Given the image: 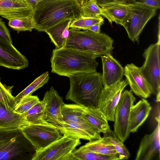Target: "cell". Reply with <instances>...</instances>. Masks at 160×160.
I'll use <instances>...</instances> for the list:
<instances>
[{
	"label": "cell",
	"mask_w": 160,
	"mask_h": 160,
	"mask_svg": "<svg viewBox=\"0 0 160 160\" xmlns=\"http://www.w3.org/2000/svg\"><path fill=\"white\" fill-rule=\"evenodd\" d=\"M93 53L64 47L52 50L50 59L51 72L69 77L74 75L96 72L98 65Z\"/></svg>",
	"instance_id": "obj_1"
},
{
	"label": "cell",
	"mask_w": 160,
	"mask_h": 160,
	"mask_svg": "<svg viewBox=\"0 0 160 160\" xmlns=\"http://www.w3.org/2000/svg\"><path fill=\"white\" fill-rule=\"evenodd\" d=\"M82 16L81 6L78 0H42L33 9L34 29L44 32L68 19L72 21Z\"/></svg>",
	"instance_id": "obj_2"
},
{
	"label": "cell",
	"mask_w": 160,
	"mask_h": 160,
	"mask_svg": "<svg viewBox=\"0 0 160 160\" xmlns=\"http://www.w3.org/2000/svg\"><path fill=\"white\" fill-rule=\"evenodd\" d=\"M69 78L70 88L66 99L84 107L98 108L103 88L101 74L96 71L74 74Z\"/></svg>",
	"instance_id": "obj_3"
},
{
	"label": "cell",
	"mask_w": 160,
	"mask_h": 160,
	"mask_svg": "<svg viewBox=\"0 0 160 160\" xmlns=\"http://www.w3.org/2000/svg\"><path fill=\"white\" fill-rule=\"evenodd\" d=\"M37 150L21 128H0V160H32Z\"/></svg>",
	"instance_id": "obj_4"
},
{
	"label": "cell",
	"mask_w": 160,
	"mask_h": 160,
	"mask_svg": "<svg viewBox=\"0 0 160 160\" xmlns=\"http://www.w3.org/2000/svg\"><path fill=\"white\" fill-rule=\"evenodd\" d=\"M69 32L65 47L88 52L100 57L111 53L113 48V39L104 33L71 28Z\"/></svg>",
	"instance_id": "obj_5"
},
{
	"label": "cell",
	"mask_w": 160,
	"mask_h": 160,
	"mask_svg": "<svg viewBox=\"0 0 160 160\" xmlns=\"http://www.w3.org/2000/svg\"><path fill=\"white\" fill-rule=\"evenodd\" d=\"M157 9L132 0L129 2L128 13L121 25L125 29L129 38L138 42L139 37L148 22L154 17Z\"/></svg>",
	"instance_id": "obj_6"
},
{
	"label": "cell",
	"mask_w": 160,
	"mask_h": 160,
	"mask_svg": "<svg viewBox=\"0 0 160 160\" xmlns=\"http://www.w3.org/2000/svg\"><path fill=\"white\" fill-rule=\"evenodd\" d=\"M157 42L150 45L142 55L145 61L140 67L141 72L146 80L152 94L156 95L160 92V30Z\"/></svg>",
	"instance_id": "obj_7"
},
{
	"label": "cell",
	"mask_w": 160,
	"mask_h": 160,
	"mask_svg": "<svg viewBox=\"0 0 160 160\" xmlns=\"http://www.w3.org/2000/svg\"><path fill=\"white\" fill-rule=\"evenodd\" d=\"M20 128L37 151L45 148L63 136L58 128L48 122L24 126Z\"/></svg>",
	"instance_id": "obj_8"
},
{
	"label": "cell",
	"mask_w": 160,
	"mask_h": 160,
	"mask_svg": "<svg viewBox=\"0 0 160 160\" xmlns=\"http://www.w3.org/2000/svg\"><path fill=\"white\" fill-rule=\"evenodd\" d=\"M81 143L80 139L63 135L45 148L37 151L32 160H74L72 152Z\"/></svg>",
	"instance_id": "obj_9"
},
{
	"label": "cell",
	"mask_w": 160,
	"mask_h": 160,
	"mask_svg": "<svg viewBox=\"0 0 160 160\" xmlns=\"http://www.w3.org/2000/svg\"><path fill=\"white\" fill-rule=\"evenodd\" d=\"M136 99L130 91L126 90L122 92L115 109L113 131L117 138L123 142L128 138L130 133L129 128L130 111Z\"/></svg>",
	"instance_id": "obj_10"
},
{
	"label": "cell",
	"mask_w": 160,
	"mask_h": 160,
	"mask_svg": "<svg viewBox=\"0 0 160 160\" xmlns=\"http://www.w3.org/2000/svg\"><path fill=\"white\" fill-rule=\"evenodd\" d=\"M128 85V83L126 79L119 81L107 88L103 87L98 108L108 121H114L116 107L123 89Z\"/></svg>",
	"instance_id": "obj_11"
},
{
	"label": "cell",
	"mask_w": 160,
	"mask_h": 160,
	"mask_svg": "<svg viewBox=\"0 0 160 160\" xmlns=\"http://www.w3.org/2000/svg\"><path fill=\"white\" fill-rule=\"evenodd\" d=\"M44 106L46 120L58 128L63 127L64 121L61 113V108L64 102L53 86L45 93L42 101Z\"/></svg>",
	"instance_id": "obj_12"
},
{
	"label": "cell",
	"mask_w": 160,
	"mask_h": 160,
	"mask_svg": "<svg viewBox=\"0 0 160 160\" xmlns=\"http://www.w3.org/2000/svg\"><path fill=\"white\" fill-rule=\"evenodd\" d=\"M28 66L26 58L11 43L0 36V66L19 70Z\"/></svg>",
	"instance_id": "obj_13"
},
{
	"label": "cell",
	"mask_w": 160,
	"mask_h": 160,
	"mask_svg": "<svg viewBox=\"0 0 160 160\" xmlns=\"http://www.w3.org/2000/svg\"><path fill=\"white\" fill-rule=\"evenodd\" d=\"M158 120V124L153 132L145 134L142 139L135 160H160L159 118Z\"/></svg>",
	"instance_id": "obj_14"
},
{
	"label": "cell",
	"mask_w": 160,
	"mask_h": 160,
	"mask_svg": "<svg viewBox=\"0 0 160 160\" xmlns=\"http://www.w3.org/2000/svg\"><path fill=\"white\" fill-rule=\"evenodd\" d=\"M124 75L130 88L136 95L146 99L152 94L148 83L142 74L140 67L133 63L127 64L124 68Z\"/></svg>",
	"instance_id": "obj_15"
},
{
	"label": "cell",
	"mask_w": 160,
	"mask_h": 160,
	"mask_svg": "<svg viewBox=\"0 0 160 160\" xmlns=\"http://www.w3.org/2000/svg\"><path fill=\"white\" fill-rule=\"evenodd\" d=\"M102 65V83L103 88H107L122 80L124 68L111 53L101 56Z\"/></svg>",
	"instance_id": "obj_16"
},
{
	"label": "cell",
	"mask_w": 160,
	"mask_h": 160,
	"mask_svg": "<svg viewBox=\"0 0 160 160\" xmlns=\"http://www.w3.org/2000/svg\"><path fill=\"white\" fill-rule=\"evenodd\" d=\"M33 9L24 0H0V16L8 20L32 17Z\"/></svg>",
	"instance_id": "obj_17"
},
{
	"label": "cell",
	"mask_w": 160,
	"mask_h": 160,
	"mask_svg": "<svg viewBox=\"0 0 160 160\" xmlns=\"http://www.w3.org/2000/svg\"><path fill=\"white\" fill-rule=\"evenodd\" d=\"M62 128L59 129L61 133L74 138L89 141L101 138L100 133L91 127L82 125L73 122H65Z\"/></svg>",
	"instance_id": "obj_18"
},
{
	"label": "cell",
	"mask_w": 160,
	"mask_h": 160,
	"mask_svg": "<svg viewBox=\"0 0 160 160\" xmlns=\"http://www.w3.org/2000/svg\"><path fill=\"white\" fill-rule=\"evenodd\" d=\"M152 109L150 103L142 98L133 105L130 111L129 128L130 132H136L148 117Z\"/></svg>",
	"instance_id": "obj_19"
},
{
	"label": "cell",
	"mask_w": 160,
	"mask_h": 160,
	"mask_svg": "<svg viewBox=\"0 0 160 160\" xmlns=\"http://www.w3.org/2000/svg\"><path fill=\"white\" fill-rule=\"evenodd\" d=\"M102 15L107 18L109 23L115 22L121 25L129 9V2L110 3L99 6Z\"/></svg>",
	"instance_id": "obj_20"
},
{
	"label": "cell",
	"mask_w": 160,
	"mask_h": 160,
	"mask_svg": "<svg viewBox=\"0 0 160 160\" xmlns=\"http://www.w3.org/2000/svg\"><path fill=\"white\" fill-rule=\"evenodd\" d=\"M72 21L70 19L63 20L46 31L51 42L55 46L56 49L61 48L65 46L69 35V26Z\"/></svg>",
	"instance_id": "obj_21"
},
{
	"label": "cell",
	"mask_w": 160,
	"mask_h": 160,
	"mask_svg": "<svg viewBox=\"0 0 160 160\" xmlns=\"http://www.w3.org/2000/svg\"><path fill=\"white\" fill-rule=\"evenodd\" d=\"M83 117L87 123L99 133L104 134L111 130L108 120L98 108L84 107Z\"/></svg>",
	"instance_id": "obj_22"
},
{
	"label": "cell",
	"mask_w": 160,
	"mask_h": 160,
	"mask_svg": "<svg viewBox=\"0 0 160 160\" xmlns=\"http://www.w3.org/2000/svg\"><path fill=\"white\" fill-rule=\"evenodd\" d=\"M27 125L28 124L22 114L8 109L0 100V128H20Z\"/></svg>",
	"instance_id": "obj_23"
},
{
	"label": "cell",
	"mask_w": 160,
	"mask_h": 160,
	"mask_svg": "<svg viewBox=\"0 0 160 160\" xmlns=\"http://www.w3.org/2000/svg\"><path fill=\"white\" fill-rule=\"evenodd\" d=\"M84 108V107L77 104H66L64 103L61 108L64 121L76 122L84 126H91L83 118Z\"/></svg>",
	"instance_id": "obj_24"
},
{
	"label": "cell",
	"mask_w": 160,
	"mask_h": 160,
	"mask_svg": "<svg viewBox=\"0 0 160 160\" xmlns=\"http://www.w3.org/2000/svg\"><path fill=\"white\" fill-rule=\"evenodd\" d=\"M82 146L86 149L96 153L115 156L120 158L114 147L103 137L100 139L89 141Z\"/></svg>",
	"instance_id": "obj_25"
},
{
	"label": "cell",
	"mask_w": 160,
	"mask_h": 160,
	"mask_svg": "<svg viewBox=\"0 0 160 160\" xmlns=\"http://www.w3.org/2000/svg\"><path fill=\"white\" fill-rule=\"evenodd\" d=\"M74 160H118L117 157L95 152L84 148L82 146L72 152Z\"/></svg>",
	"instance_id": "obj_26"
},
{
	"label": "cell",
	"mask_w": 160,
	"mask_h": 160,
	"mask_svg": "<svg viewBox=\"0 0 160 160\" xmlns=\"http://www.w3.org/2000/svg\"><path fill=\"white\" fill-rule=\"evenodd\" d=\"M22 114L28 125L47 122L45 119L44 106L42 101Z\"/></svg>",
	"instance_id": "obj_27"
},
{
	"label": "cell",
	"mask_w": 160,
	"mask_h": 160,
	"mask_svg": "<svg viewBox=\"0 0 160 160\" xmlns=\"http://www.w3.org/2000/svg\"><path fill=\"white\" fill-rule=\"evenodd\" d=\"M48 72H46L37 78L29 85L15 97L17 105L25 97L32 94L47 83L49 80Z\"/></svg>",
	"instance_id": "obj_28"
},
{
	"label": "cell",
	"mask_w": 160,
	"mask_h": 160,
	"mask_svg": "<svg viewBox=\"0 0 160 160\" xmlns=\"http://www.w3.org/2000/svg\"><path fill=\"white\" fill-rule=\"evenodd\" d=\"M114 147L120 159H128L130 153L123 142L117 137L113 131L110 130L103 134V137Z\"/></svg>",
	"instance_id": "obj_29"
},
{
	"label": "cell",
	"mask_w": 160,
	"mask_h": 160,
	"mask_svg": "<svg viewBox=\"0 0 160 160\" xmlns=\"http://www.w3.org/2000/svg\"><path fill=\"white\" fill-rule=\"evenodd\" d=\"M8 26L18 33L21 31L31 32L35 24L32 17L16 18L9 20Z\"/></svg>",
	"instance_id": "obj_30"
},
{
	"label": "cell",
	"mask_w": 160,
	"mask_h": 160,
	"mask_svg": "<svg viewBox=\"0 0 160 160\" xmlns=\"http://www.w3.org/2000/svg\"><path fill=\"white\" fill-rule=\"evenodd\" d=\"M104 18L101 16L95 18H89L81 16L71 22L69 28L78 30H85L91 26L97 23L104 22Z\"/></svg>",
	"instance_id": "obj_31"
},
{
	"label": "cell",
	"mask_w": 160,
	"mask_h": 160,
	"mask_svg": "<svg viewBox=\"0 0 160 160\" xmlns=\"http://www.w3.org/2000/svg\"><path fill=\"white\" fill-rule=\"evenodd\" d=\"M12 87L3 85L0 80V100L7 109L14 111L17 104L15 97L12 94Z\"/></svg>",
	"instance_id": "obj_32"
},
{
	"label": "cell",
	"mask_w": 160,
	"mask_h": 160,
	"mask_svg": "<svg viewBox=\"0 0 160 160\" xmlns=\"http://www.w3.org/2000/svg\"><path fill=\"white\" fill-rule=\"evenodd\" d=\"M40 100L37 96H28L22 99L17 105L14 111L22 114L36 105Z\"/></svg>",
	"instance_id": "obj_33"
},
{
	"label": "cell",
	"mask_w": 160,
	"mask_h": 160,
	"mask_svg": "<svg viewBox=\"0 0 160 160\" xmlns=\"http://www.w3.org/2000/svg\"><path fill=\"white\" fill-rule=\"evenodd\" d=\"M82 16L95 18L102 15L101 8L96 0H90L84 6H81Z\"/></svg>",
	"instance_id": "obj_34"
},
{
	"label": "cell",
	"mask_w": 160,
	"mask_h": 160,
	"mask_svg": "<svg viewBox=\"0 0 160 160\" xmlns=\"http://www.w3.org/2000/svg\"><path fill=\"white\" fill-rule=\"evenodd\" d=\"M0 36L9 42L12 43L9 31L2 18H0Z\"/></svg>",
	"instance_id": "obj_35"
},
{
	"label": "cell",
	"mask_w": 160,
	"mask_h": 160,
	"mask_svg": "<svg viewBox=\"0 0 160 160\" xmlns=\"http://www.w3.org/2000/svg\"><path fill=\"white\" fill-rule=\"evenodd\" d=\"M138 2L157 10L160 8V0H136Z\"/></svg>",
	"instance_id": "obj_36"
},
{
	"label": "cell",
	"mask_w": 160,
	"mask_h": 160,
	"mask_svg": "<svg viewBox=\"0 0 160 160\" xmlns=\"http://www.w3.org/2000/svg\"><path fill=\"white\" fill-rule=\"evenodd\" d=\"M99 6L107 3L129 2L132 0H96Z\"/></svg>",
	"instance_id": "obj_37"
},
{
	"label": "cell",
	"mask_w": 160,
	"mask_h": 160,
	"mask_svg": "<svg viewBox=\"0 0 160 160\" xmlns=\"http://www.w3.org/2000/svg\"><path fill=\"white\" fill-rule=\"evenodd\" d=\"M102 24V23H97L87 28L86 30H89L96 33L100 32L101 26Z\"/></svg>",
	"instance_id": "obj_38"
},
{
	"label": "cell",
	"mask_w": 160,
	"mask_h": 160,
	"mask_svg": "<svg viewBox=\"0 0 160 160\" xmlns=\"http://www.w3.org/2000/svg\"><path fill=\"white\" fill-rule=\"evenodd\" d=\"M32 8L34 9L35 7L42 0H24Z\"/></svg>",
	"instance_id": "obj_39"
},
{
	"label": "cell",
	"mask_w": 160,
	"mask_h": 160,
	"mask_svg": "<svg viewBox=\"0 0 160 160\" xmlns=\"http://www.w3.org/2000/svg\"><path fill=\"white\" fill-rule=\"evenodd\" d=\"M81 6L85 5L90 0H78Z\"/></svg>",
	"instance_id": "obj_40"
}]
</instances>
